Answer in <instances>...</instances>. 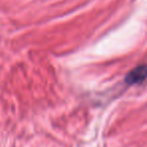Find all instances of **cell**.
Wrapping results in <instances>:
<instances>
[{
    "mask_svg": "<svg viewBox=\"0 0 147 147\" xmlns=\"http://www.w3.org/2000/svg\"><path fill=\"white\" fill-rule=\"evenodd\" d=\"M147 80V63L137 65L130 71L125 78V82L128 85L141 84Z\"/></svg>",
    "mask_w": 147,
    "mask_h": 147,
    "instance_id": "6da1fadb",
    "label": "cell"
}]
</instances>
